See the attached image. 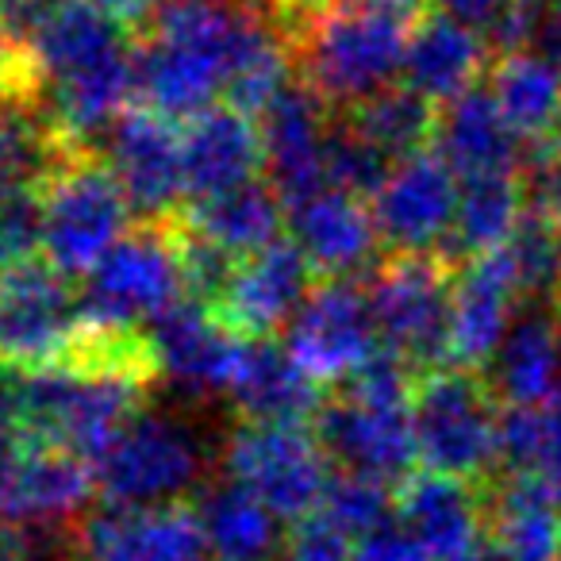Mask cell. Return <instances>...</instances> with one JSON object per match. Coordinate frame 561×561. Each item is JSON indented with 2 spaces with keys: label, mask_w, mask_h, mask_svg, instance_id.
<instances>
[{
  "label": "cell",
  "mask_w": 561,
  "mask_h": 561,
  "mask_svg": "<svg viewBox=\"0 0 561 561\" xmlns=\"http://www.w3.org/2000/svg\"><path fill=\"white\" fill-rule=\"evenodd\" d=\"M85 4H93V9H101V12H112L116 20H124V24H131L135 32H139L150 12H154L158 0H85Z\"/></svg>",
  "instance_id": "45"
},
{
  "label": "cell",
  "mask_w": 561,
  "mask_h": 561,
  "mask_svg": "<svg viewBox=\"0 0 561 561\" xmlns=\"http://www.w3.org/2000/svg\"><path fill=\"white\" fill-rule=\"evenodd\" d=\"M492 66V47L481 27L466 24L446 9L423 12L408 35V55L400 78L435 104L461 96L466 89L481 85Z\"/></svg>",
  "instance_id": "26"
},
{
  "label": "cell",
  "mask_w": 561,
  "mask_h": 561,
  "mask_svg": "<svg viewBox=\"0 0 561 561\" xmlns=\"http://www.w3.org/2000/svg\"><path fill=\"white\" fill-rule=\"evenodd\" d=\"M289 234L316 277H366L381 262V231L366 196L328 185L323 193L289 208Z\"/></svg>",
  "instance_id": "21"
},
{
  "label": "cell",
  "mask_w": 561,
  "mask_h": 561,
  "mask_svg": "<svg viewBox=\"0 0 561 561\" xmlns=\"http://www.w3.org/2000/svg\"><path fill=\"white\" fill-rule=\"evenodd\" d=\"M415 20L377 4H331L305 20L293 39L297 78L335 112L362 104L400 78Z\"/></svg>",
  "instance_id": "2"
},
{
  "label": "cell",
  "mask_w": 561,
  "mask_h": 561,
  "mask_svg": "<svg viewBox=\"0 0 561 561\" xmlns=\"http://www.w3.org/2000/svg\"><path fill=\"white\" fill-rule=\"evenodd\" d=\"M150 381L108 369H81L70 362L20 369L16 415L32 443L66 446L93 461L147 408Z\"/></svg>",
  "instance_id": "3"
},
{
  "label": "cell",
  "mask_w": 561,
  "mask_h": 561,
  "mask_svg": "<svg viewBox=\"0 0 561 561\" xmlns=\"http://www.w3.org/2000/svg\"><path fill=\"white\" fill-rule=\"evenodd\" d=\"M535 201V173L530 170H496L461 178L458 216L443 247V257L454 265L477 254L500 250L519 227L527 204Z\"/></svg>",
  "instance_id": "29"
},
{
  "label": "cell",
  "mask_w": 561,
  "mask_h": 561,
  "mask_svg": "<svg viewBox=\"0 0 561 561\" xmlns=\"http://www.w3.org/2000/svg\"><path fill=\"white\" fill-rule=\"evenodd\" d=\"M535 188H538V201L546 204V211H550V219L561 231V154L535 173Z\"/></svg>",
  "instance_id": "44"
},
{
  "label": "cell",
  "mask_w": 561,
  "mask_h": 561,
  "mask_svg": "<svg viewBox=\"0 0 561 561\" xmlns=\"http://www.w3.org/2000/svg\"><path fill=\"white\" fill-rule=\"evenodd\" d=\"M438 112L443 104H435L431 96H423L420 89L404 85H385L381 93L366 96L354 108L339 112L354 131L366 135L374 147H381L392 162L408 154H420V150H431L438 135Z\"/></svg>",
  "instance_id": "34"
},
{
  "label": "cell",
  "mask_w": 561,
  "mask_h": 561,
  "mask_svg": "<svg viewBox=\"0 0 561 561\" xmlns=\"http://www.w3.org/2000/svg\"><path fill=\"white\" fill-rule=\"evenodd\" d=\"M185 300L181 270V224L139 219L81 285V323L104 331H147V323L170 305Z\"/></svg>",
  "instance_id": "5"
},
{
  "label": "cell",
  "mask_w": 561,
  "mask_h": 561,
  "mask_svg": "<svg viewBox=\"0 0 561 561\" xmlns=\"http://www.w3.org/2000/svg\"><path fill=\"white\" fill-rule=\"evenodd\" d=\"M231 397L239 420L262 423H316L323 400V381L289 351V343H277L273 335L242 339L239 366L231 377Z\"/></svg>",
  "instance_id": "22"
},
{
  "label": "cell",
  "mask_w": 561,
  "mask_h": 561,
  "mask_svg": "<svg viewBox=\"0 0 561 561\" xmlns=\"http://www.w3.org/2000/svg\"><path fill=\"white\" fill-rule=\"evenodd\" d=\"M484 538L500 561H561V484L500 469L489 481Z\"/></svg>",
  "instance_id": "25"
},
{
  "label": "cell",
  "mask_w": 561,
  "mask_h": 561,
  "mask_svg": "<svg viewBox=\"0 0 561 561\" xmlns=\"http://www.w3.org/2000/svg\"><path fill=\"white\" fill-rule=\"evenodd\" d=\"M489 481L423 469L397 484V519L427 546L435 561H450L484 538Z\"/></svg>",
  "instance_id": "24"
},
{
  "label": "cell",
  "mask_w": 561,
  "mask_h": 561,
  "mask_svg": "<svg viewBox=\"0 0 561 561\" xmlns=\"http://www.w3.org/2000/svg\"><path fill=\"white\" fill-rule=\"evenodd\" d=\"M104 162L112 165L139 219H170L185 208V162H181L178 119L158 108H124L104 131Z\"/></svg>",
  "instance_id": "14"
},
{
  "label": "cell",
  "mask_w": 561,
  "mask_h": 561,
  "mask_svg": "<svg viewBox=\"0 0 561 561\" xmlns=\"http://www.w3.org/2000/svg\"><path fill=\"white\" fill-rule=\"evenodd\" d=\"M523 308L519 277L507 247L477 254L458 265L454 277V320H450V366L481 369L500 351Z\"/></svg>",
  "instance_id": "20"
},
{
  "label": "cell",
  "mask_w": 561,
  "mask_h": 561,
  "mask_svg": "<svg viewBox=\"0 0 561 561\" xmlns=\"http://www.w3.org/2000/svg\"><path fill=\"white\" fill-rule=\"evenodd\" d=\"M81 150L58 131L35 89L0 101V188H43Z\"/></svg>",
  "instance_id": "32"
},
{
  "label": "cell",
  "mask_w": 561,
  "mask_h": 561,
  "mask_svg": "<svg viewBox=\"0 0 561 561\" xmlns=\"http://www.w3.org/2000/svg\"><path fill=\"white\" fill-rule=\"evenodd\" d=\"M446 12H454V16H461L466 24H473V27H489L492 20L500 16V9H504L507 0H438Z\"/></svg>",
  "instance_id": "43"
},
{
  "label": "cell",
  "mask_w": 561,
  "mask_h": 561,
  "mask_svg": "<svg viewBox=\"0 0 561 561\" xmlns=\"http://www.w3.org/2000/svg\"><path fill=\"white\" fill-rule=\"evenodd\" d=\"M553 150L561 154V112H558V127H553Z\"/></svg>",
  "instance_id": "48"
},
{
  "label": "cell",
  "mask_w": 561,
  "mask_h": 561,
  "mask_svg": "<svg viewBox=\"0 0 561 561\" xmlns=\"http://www.w3.org/2000/svg\"><path fill=\"white\" fill-rule=\"evenodd\" d=\"M150 351L158 362V377L193 400H208L231 389L239 366L242 335L231 331L201 300H178L147 323Z\"/></svg>",
  "instance_id": "16"
},
{
  "label": "cell",
  "mask_w": 561,
  "mask_h": 561,
  "mask_svg": "<svg viewBox=\"0 0 561 561\" xmlns=\"http://www.w3.org/2000/svg\"><path fill=\"white\" fill-rule=\"evenodd\" d=\"M208 454L185 420L135 412L116 438L93 458L96 492L108 507H162L201 492Z\"/></svg>",
  "instance_id": "6"
},
{
  "label": "cell",
  "mask_w": 561,
  "mask_h": 561,
  "mask_svg": "<svg viewBox=\"0 0 561 561\" xmlns=\"http://www.w3.org/2000/svg\"><path fill=\"white\" fill-rule=\"evenodd\" d=\"M500 420H504V404L481 369L435 366L415 377L412 427L423 469L466 477V481H492L504 469Z\"/></svg>",
  "instance_id": "4"
},
{
  "label": "cell",
  "mask_w": 561,
  "mask_h": 561,
  "mask_svg": "<svg viewBox=\"0 0 561 561\" xmlns=\"http://www.w3.org/2000/svg\"><path fill=\"white\" fill-rule=\"evenodd\" d=\"M331 527H339L346 538L358 542L362 535L377 530L381 523H389L397 515V489L377 477H362V473H335L323 492L320 512Z\"/></svg>",
  "instance_id": "36"
},
{
  "label": "cell",
  "mask_w": 561,
  "mask_h": 561,
  "mask_svg": "<svg viewBox=\"0 0 561 561\" xmlns=\"http://www.w3.org/2000/svg\"><path fill=\"white\" fill-rule=\"evenodd\" d=\"M43 204H47L43 250L70 277H85L124 239L135 211L101 150L73 154L43 185Z\"/></svg>",
  "instance_id": "8"
},
{
  "label": "cell",
  "mask_w": 561,
  "mask_h": 561,
  "mask_svg": "<svg viewBox=\"0 0 561 561\" xmlns=\"http://www.w3.org/2000/svg\"><path fill=\"white\" fill-rule=\"evenodd\" d=\"M550 39H553V47H558V62H561V4H558V12H553V24H550Z\"/></svg>",
  "instance_id": "47"
},
{
  "label": "cell",
  "mask_w": 561,
  "mask_h": 561,
  "mask_svg": "<svg viewBox=\"0 0 561 561\" xmlns=\"http://www.w3.org/2000/svg\"><path fill=\"white\" fill-rule=\"evenodd\" d=\"M392 158L385 154L381 147L366 139L362 131H354L343 116L335 119L331 127V142H328V178L335 188H346V193H358V196H374L377 188L385 185L392 170Z\"/></svg>",
  "instance_id": "37"
},
{
  "label": "cell",
  "mask_w": 561,
  "mask_h": 561,
  "mask_svg": "<svg viewBox=\"0 0 561 561\" xmlns=\"http://www.w3.org/2000/svg\"><path fill=\"white\" fill-rule=\"evenodd\" d=\"M450 561H500V553L492 550L489 542H477L473 550H466V553H458V558H450Z\"/></svg>",
  "instance_id": "46"
},
{
  "label": "cell",
  "mask_w": 561,
  "mask_h": 561,
  "mask_svg": "<svg viewBox=\"0 0 561 561\" xmlns=\"http://www.w3.org/2000/svg\"><path fill=\"white\" fill-rule=\"evenodd\" d=\"M0 4H4V0H0Z\"/></svg>",
  "instance_id": "51"
},
{
  "label": "cell",
  "mask_w": 561,
  "mask_h": 561,
  "mask_svg": "<svg viewBox=\"0 0 561 561\" xmlns=\"http://www.w3.org/2000/svg\"><path fill=\"white\" fill-rule=\"evenodd\" d=\"M32 89L58 131L96 150L135 96L139 32L85 0H55L43 27L24 47Z\"/></svg>",
  "instance_id": "1"
},
{
  "label": "cell",
  "mask_w": 561,
  "mask_h": 561,
  "mask_svg": "<svg viewBox=\"0 0 561 561\" xmlns=\"http://www.w3.org/2000/svg\"><path fill=\"white\" fill-rule=\"evenodd\" d=\"M500 466L515 469V473H538L546 481L561 484V408H504V420H500Z\"/></svg>",
  "instance_id": "35"
},
{
  "label": "cell",
  "mask_w": 561,
  "mask_h": 561,
  "mask_svg": "<svg viewBox=\"0 0 561 561\" xmlns=\"http://www.w3.org/2000/svg\"><path fill=\"white\" fill-rule=\"evenodd\" d=\"M535 4H550V0H535Z\"/></svg>",
  "instance_id": "50"
},
{
  "label": "cell",
  "mask_w": 561,
  "mask_h": 561,
  "mask_svg": "<svg viewBox=\"0 0 561 561\" xmlns=\"http://www.w3.org/2000/svg\"><path fill=\"white\" fill-rule=\"evenodd\" d=\"M224 469L254 496H262L285 523L320 512L331 484V458L316 431L300 423L239 420L224 443Z\"/></svg>",
  "instance_id": "9"
},
{
  "label": "cell",
  "mask_w": 561,
  "mask_h": 561,
  "mask_svg": "<svg viewBox=\"0 0 561 561\" xmlns=\"http://www.w3.org/2000/svg\"><path fill=\"white\" fill-rule=\"evenodd\" d=\"M0 561H35V538L27 535V527L0 519Z\"/></svg>",
  "instance_id": "42"
},
{
  "label": "cell",
  "mask_w": 561,
  "mask_h": 561,
  "mask_svg": "<svg viewBox=\"0 0 561 561\" xmlns=\"http://www.w3.org/2000/svg\"><path fill=\"white\" fill-rule=\"evenodd\" d=\"M561 374V323L550 312L527 308L512 331L504 335L500 351L484 366L492 392L504 408L550 404Z\"/></svg>",
  "instance_id": "31"
},
{
  "label": "cell",
  "mask_w": 561,
  "mask_h": 561,
  "mask_svg": "<svg viewBox=\"0 0 561 561\" xmlns=\"http://www.w3.org/2000/svg\"><path fill=\"white\" fill-rule=\"evenodd\" d=\"M32 89V62H27L24 47L9 39V35L0 32V101L12 93H24Z\"/></svg>",
  "instance_id": "41"
},
{
  "label": "cell",
  "mask_w": 561,
  "mask_h": 561,
  "mask_svg": "<svg viewBox=\"0 0 561 561\" xmlns=\"http://www.w3.org/2000/svg\"><path fill=\"white\" fill-rule=\"evenodd\" d=\"M550 404H558V408H561V374H558V389H553V397H550Z\"/></svg>",
  "instance_id": "49"
},
{
  "label": "cell",
  "mask_w": 561,
  "mask_h": 561,
  "mask_svg": "<svg viewBox=\"0 0 561 561\" xmlns=\"http://www.w3.org/2000/svg\"><path fill=\"white\" fill-rule=\"evenodd\" d=\"M78 561H216L188 500L162 507H108L78 530Z\"/></svg>",
  "instance_id": "17"
},
{
  "label": "cell",
  "mask_w": 561,
  "mask_h": 561,
  "mask_svg": "<svg viewBox=\"0 0 561 561\" xmlns=\"http://www.w3.org/2000/svg\"><path fill=\"white\" fill-rule=\"evenodd\" d=\"M489 89L512 131L535 154V173L558 158L553 150V127L561 112V62L538 55V50H507L489 66Z\"/></svg>",
  "instance_id": "28"
},
{
  "label": "cell",
  "mask_w": 561,
  "mask_h": 561,
  "mask_svg": "<svg viewBox=\"0 0 561 561\" xmlns=\"http://www.w3.org/2000/svg\"><path fill=\"white\" fill-rule=\"evenodd\" d=\"M435 150L461 173H496V170H530L535 173V154L512 131V124L500 112L496 96L489 85H473L461 96L443 104L438 112Z\"/></svg>",
  "instance_id": "27"
},
{
  "label": "cell",
  "mask_w": 561,
  "mask_h": 561,
  "mask_svg": "<svg viewBox=\"0 0 561 561\" xmlns=\"http://www.w3.org/2000/svg\"><path fill=\"white\" fill-rule=\"evenodd\" d=\"M181 219L242 257L280 239V227L289 224V208L270 185V178H254L247 185L227 188V193L188 201L181 208Z\"/></svg>",
  "instance_id": "33"
},
{
  "label": "cell",
  "mask_w": 561,
  "mask_h": 561,
  "mask_svg": "<svg viewBox=\"0 0 561 561\" xmlns=\"http://www.w3.org/2000/svg\"><path fill=\"white\" fill-rule=\"evenodd\" d=\"M47 239L43 188H0V270L39 257Z\"/></svg>",
  "instance_id": "38"
},
{
  "label": "cell",
  "mask_w": 561,
  "mask_h": 561,
  "mask_svg": "<svg viewBox=\"0 0 561 561\" xmlns=\"http://www.w3.org/2000/svg\"><path fill=\"white\" fill-rule=\"evenodd\" d=\"M96 492L93 461L66 446L32 443L27 438L20 458L12 461L9 477L0 481V519L20 527L62 530L73 527L85 504Z\"/></svg>",
  "instance_id": "19"
},
{
  "label": "cell",
  "mask_w": 561,
  "mask_h": 561,
  "mask_svg": "<svg viewBox=\"0 0 561 561\" xmlns=\"http://www.w3.org/2000/svg\"><path fill=\"white\" fill-rule=\"evenodd\" d=\"M458 265L443 254H385L366 273L381 346L415 374L450 366V320Z\"/></svg>",
  "instance_id": "7"
},
{
  "label": "cell",
  "mask_w": 561,
  "mask_h": 561,
  "mask_svg": "<svg viewBox=\"0 0 561 561\" xmlns=\"http://www.w3.org/2000/svg\"><path fill=\"white\" fill-rule=\"evenodd\" d=\"M81 328V293L50 257L0 270V366L62 362Z\"/></svg>",
  "instance_id": "10"
},
{
  "label": "cell",
  "mask_w": 561,
  "mask_h": 561,
  "mask_svg": "<svg viewBox=\"0 0 561 561\" xmlns=\"http://www.w3.org/2000/svg\"><path fill=\"white\" fill-rule=\"evenodd\" d=\"M335 116L339 112L300 78H293L257 116L265 142V178L277 188L285 208L331 185L328 142Z\"/></svg>",
  "instance_id": "15"
},
{
  "label": "cell",
  "mask_w": 561,
  "mask_h": 561,
  "mask_svg": "<svg viewBox=\"0 0 561 561\" xmlns=\"http://www.w3.org/2000/svg\"><path fill=\"white\" fill-rule=\"evenodd\" d=\"M285 331L289 351L320 381H343L369 354L381 351L369 289L358 277H316Z\"/></svg>",
  "instance_id": "13"
},
{
  "label": "cell",
  "mask_w": 561,
  "mask_h": 561,
  "mask_svg": "<svg viewBox=\"0 0 561 561\" xmlns=\"http://www.w3.org/2000/svg\"><path fill=\"white\" fill-rule=\"evenodd\" d=\"M280 561H354V538L331 527L323 515H308L289 535Z\"/></svg>",
  "instance_id": "39"
},
{
  "label": "cell",
  "mask_w": 561,
  "mask_h": 561,
  "mask_svg": "<svg viewBox=\"0 0 561 561\" xmlns=\"http://www.w3.org/2000/svg\"><path fill=\"white\" fill-rule=\"evenodd\" d=\"M461 173L438 150L400 158L369 196L385 254H443L458 216Z\"/></svg>",
  "instance_id": "12"
},
{
  "label": "cell",
  "mask_w": 561,
  "mask_h": 561,
  "mask_svg": "<svg viewBox=\"0 0 561 561\" xmlns=\"http://www.w3.org/2000/svg\"><path fill=\"white\" fill-rule=\"evenodd\" d=\"M354 561H435L427 553V546L392 515L389 523H381L377 530L362 535L354 542Z\"/></svg>",
  "instance_id": "40"
},
{
  "label": "cell",
  "mask_w": 561,
  "mask_h": 561,
  "mask_svg": "<svg viewBox=\"0 0 561 561\" xmlns=\"http://www.w3.org/2000/svg\"><path fill=\"white\" fill-rule=\"evenodd\" d=\"M331 466L346 473L377 477L385 484H404L420 466L412 404H385L354 392H331L312 423Z\"/></svg>",
  "instance_id": "11"
},
{
  "label": "cell",
  "mask_w": 561,
  "mask_h": 561,
  "mask_svg": "<svg viewBox=\"0 0 561 561\" xmlns=\"http://www.w3.org/2000/svg\"><path fill=\"white\" fill-rule=\"evenodd\" d=\"M181 162H185L188 201H204V196L247 185V181L265 173L262 124H257V116H250V112L216 101L211 108L185 119V131H181Z\"/></svg>",
  "instance_id": "23"
},
{
  "label": "cell",
  "mask_w": 561,
  "mask_h": 561,
  "mask_svg": "<svg viewBox=\"0 0 561 561\" xmlns=\"http://www.w3.org/2000/svg\"><path fill=\"white\" fill-rule=\"evenodd\" d=\"M312 285V262L289 234V239H277L254 254L239 257V270L227 285L216 316L242 339L277 335L280 328H289Z\"/></svg>",
  "instance_id": "18"
},
{
  "label": "cell",
  "mask_w": 561,
  "mask_h": 561,
  "mask_svg": "<svg viewBox=\"0 0 561 561\" xmlns=\"http://www.w3.org/2000/svg\"><path fill=\"white\" fill-rule=\"evenodd\" d=\"M193 507L216 561H280L289 523L234 477L201 484V500Z\"/></svg>",
  "instance_id": "30"
}]
</instances>
